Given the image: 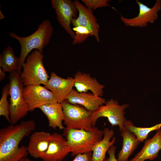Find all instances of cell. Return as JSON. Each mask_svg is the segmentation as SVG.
Segmentation results:
<instances>
[{
  "instance_id": "d6986e66",
  "label": "cell",
  "mask_w": 161,
  "mask_h": 161,
  "mask_svg": "<svg viewBox=\"0 0 161 161\" xmlns=\"http://www.w3.org/2000/svg\"><path fill=\"white\" fill-rule=\"evenodd\" d=\"M120 131L123 138L122 147L117 155V159L118 161H128L130 156L140 143L126 125Z\"/></svg>"
},
{
  "instance_id": "5b68a950",
  "label": "cell",
  "mask_w": 161,
  "mask_h": 161,
  "mask_svg": "<svg viewBox=\"0 0 161 161\" xmlns=\"http://www.w3.org/2000/svg\"><path fill=\"white\" fill-rule=\"evenodd\" d=\"M9 79L10 118V124L14 125L24 117L29 111L24 97V86L20 74L17 72L10 73Z\"/></svg>"
},
{
  "instance_id": "9a60e30c",
  "label": "cell",
  "mask_w": 161,
  "mask_h": 161,
  "mask_svg": "<svg viewBox=\"0 0 161 161\" xmlns=\"http://www.w3.org/2000/svg\"><path fill=\"white\" fill-rule=\"evenodd\" d=\"M73 78L74 86L78 92H87L90 91L95 95L103 96L105 86L89 74L78 71L74 75Z\"/></svg>"
},
{
  "instance_id": "7402d4cb",
  "label": "cell",
  "mask_w": 161,
  "mask_h": 161,
  "mask_svg": "<svg viewBox=\"0 0 161 161\" xmlns=\"http://www.w3.org/2000/svg\"><path fill=\"white\" fill-rule=\"evenodd\" d=\"M125 125L130 131L134 134L140 143L146 140L151 132L155 130H159L161 128V123L150 127H141L135 126L131 121L126 120Z\"/></svg>"
},
{
  "instance_id": "e0dca14e",
  "label": "cell",
  "mask_w": 161,
  "mask_h": 161,
  "mask_svg": "<svg viewBox=\"0 0 161 161\" xmlns=\"http://www.w3.org/2000/svg\"><path fill=\"white\" fill-rule=\"evenodd\" d=\"M145 140L141 150L129 161L152 160L157 157L161 150V129L158 130L153 137Z\"/></svg>"
},
{
  "instance_id": "83f0119b",
  "label": "cell",
  "mask_w": 161,
  "mask_h": 161,
  "mask_svg": "<svg viewBox=\"0 0 161 161\" xmlns=\"http://www.w3.org/2000/svg\"><path fill=\"white\" fill-rule=\"evenodd\" d=\"M5 72L0 67V80H3L5 78L6 75Z\"/></svg>"
},
{
  "instance_id": "ba28073f",
  "label": "cell",
  "mask_w": 161,
  "mask_h": 161,
  "mask_svg": "<svg viewBox=\"0 0 161 161\" xmlns=\"http://www.w3.org/2000/svg\"><path fill=\"white\" fill-rule=\"evenodd\" d=\"M57 19L61 26L73 39L75 32L71 27L72 20L77 18L78 10L74 1L71 0H51Z\"/></svg>"
},
{
  "instance_id": "4316f807",
  "label": "cell",
  "mask_w": 161,
  "mask_h": 161,
  "mask_svg": "<svg viewBox=\"0 0 161 161\" xmlns=\"http://www.w3.org/2000/svg\"><path fill=\"white\" fill-rule=\"evenodd\" d=\"M116 150V146L113 145L107 151V153L109 156L104 161H118L115 155Z\"/></svg>"
},
{
  "instance_id": "2e32d148",
  "label": "cell",
  "mask_w": 161,
  "mask_h": 161,
  "mask_svg": "<svg viewBox=\"0 0 161 161\" xmlns=\"http://www.w3.org/2000/svg\"><path fill=\"white\" fill-rule=\"evenodd\" d=\"M51 136L50 133L43 131L33 133L27 146L28 154L34 158L41 159L47 150Z\"/></svg>"
},
{
  "instance_id": "7a4b0ae2",
  "label": "cell",
  "mask_w": 161,
  "mask_h": 161,
  "mask_svg": "<svg viewBox=\"0 0 161 161\" xmlns=\"http://www.w3.org/2000/svg\"><path fill=\"white\" fill-rule=\"evenodd\" d=\"M53 32L51 21L44 20L38 25L37 29L30 35L20 37L13 32L9 33L10 36L17 40L21 47L19 68L18 72L20 74L22 65L29 53L33 50H37L43 53L44 48L49 44Z\"/></svg>"
},
{
  "instance_id": "52a82bcc",
  "label": "cell",
  "mask_w": 161,
  "mask_h": 161,
  "mask_svg": "<svg viewBox=\"0 0 161 161\" xmlns=\"http://www.w3.org/2000/svg\"><path fill=\"white\" fill-rule=\"evenodd\" d=\"M128 104L120 105L117 100L111 99L92 112L91 119L94 126L98 119L101 117L107 118L112 126H118L120 131L124 127L126 120L125 117V110L129 107Z\"/></svg>"
},
{
  "instance_id": "7c38bea8",
  "label": "cell",
  "mask_w": 161,
  "mask_h": 161,
  "mask_svg": "<svg viewBox=\"0 0 161 161\" xmlns=\"http://www.w3.org/2000/svg\"><path fill=\"white\" fill-rule=\"evenodd\" d=\"M74 78L70 77L64 78L52 72L50 76L44 86L52 92L55 96L58 103L65 101L74 86Z\"/></svg>"
},
{
  "instance_id": "3957f363",
  "label": "cell",
  "mask_w": 161,
  "mask_h": 161,
  "mask_svg": "<svg viewBox=\"0 0 161 161\" xmlns=\"http://www.w3.org/2000/svg\"><path fill=\"white\" fill-rule=\"evenodd\" d=\"M62 135L66 140L72 156L92 152L102 139L103 130L94 126L90 130L67 129Z\"/></svg>"
},
{
  "instance_id": "277c9868",
  "label": "cell",
  "mask_w": 161,
  "mask_h": 161,
  "mask_svg": "<svg viewBox=\"0 0 161 161\" xmlns=\"http://www.w3.org/2000/svg\"><path fill=\"white\" fill-rule=\"evenodd\" d=\"M43 53L35 50L29 55L22 65L20 76L24 86L46 83L49 77L43 63Z\"/></svg>"
},
{
  "instance_id": "484cf974",
  "label": "cell",
  "mask_w": 161,
  "mask_h": 161,
  "mask_svg": "<svg viewBox=\"0 0 161 161\" xmlns=\"http://www.w3.org/2000/svg\"><path fill=\"white\" fill-rule=\"evenodd\" d=\"M71 161H92V152L78 154Z\"/></svg>"
},
{
  "instance_id": "d4e9b609",
  "label": "cell",
  "mask_w": 161,
  "mask_h": 161,
  "mask_svg": "<svg viewBox=\"0 0 161 161\" xmlns=\"http://www.w3.org/2000/svg\"><path fill=\"white\" fill-rule=\"evenodd\" d=\"M85 6L92 10L109 6V0H81Z\"/></svg>"
},
{
  "instance_id": "ffe728a7",
  "label": "cell",
  "mask_w": 161,
  "mask_h": 161,
  "mask_svg": "<svg viewBox=\"0 0 161 161\" xmlns=\"http://www.w3.org/2000/svg\"><path fill=\"white\" fill-rule=\"evenodd\" d=\"M103 132L102 139L96 145L92 152V161H104L106 153L116 141V137H113L114 132L112 129L105 128Z\"/></svg>"
},
{
  "instance_id": "603a6c76",
  "label": "cell",
  "mask_w": 161,
  "mask_h": 161,
  "mask_svg": "<svg viewBox=\"0 0 161 161\" xmlns=\"http://www.w3.org/2000/svg\"><path fill=\"white\" fill-rule=\"evenodd\" d=\"M9 84H6L3 87L0 100V116L4 117L10 124V118L9 104L7 100L9 95Z\"/></svg>"
},
{
  "instance_id": "6da1fadb",
  "label": "cell",
  "mask_w": 161,
  "mask_h": 161,
  "mask_svg": "<svg viewBox=\"0 0 161 161\" xmlns=\"http://www.w3.org/2000/svg\"><path fill=\"white\" fill-rule=\"evenodd\" d=\"M33 120L11 124L0 130V161H19L28 154L27 147L19 144L23 138L29 135L35 128Z\"/></svg>"
},
{
  "instance_id": "cb8c5ba5",
  "label": "cell",
  "mask_w": 161,
  "mask_h": 161,
  "mask_svg": "<svg viewBox=\"0 0 161 161\" xmlns=\"http://www.w3.org/2000/svg\"><path fill=\"white\" fill-rule=\"evenodd\" d=\"M72 30L75 32L73 39V45L81 44L89 36H92L91 32L85 27L81 26L75 27L73 28Z\"/></svg>"
},
{
  "instance_id": "f1b7e54d",
  "label": "cell",
  "mask_w": 161,
  "mask_h": 161,
  "mask_svg": "<svg viewBox=\"0 0 161 161\" xmlns=\"http://www.w3.org/2000/svg\"><path fill=\"white\" fill-rule=\"evenodd\" d=\"M19 161H31V160L29 158L26 157L22 159Z\"/></svg>"
},
{
  "instance_id": "8992f818",
  "label": "cell",
  "mask_w": 161,
  "mask_h": 161,
  "mask_svg": "<svg viewBox=\"0 0 161 161\" xmlns=\"http://www.w3.org/2000/svg\"><path fill=\"white\" fill-rule=\"evenodd\" d=\"M61 103L64 117L63 123L66 128L89 131L94 127L91 119L92 112L65 100Z\"/></svg>"
},
{
  "instance_id": "8fae6325",
  "label": "cell",
  "mask_w": 161,
  "mask_h": 161,
  "mask_svg": "<svg viewBox=\"0 0 161 161\" xmlns=\"http://www.w3.org/2000/svg\"><path fill=\"white\" fill-rule=\"evenodd\" d=\"M78 10V16L71 22L73 27L82 26L87 28L91 32L98 42H100L99 36L100 25L97 20L93 13V10L89 9L79 1H74Z\"/></svg>"
},
{
  "instance_id": "9c48e42d",
  "label": "cell",
  "mask_w": 161,
  "mask_h": 161,
  "mask_svg": "<svg viewBox=\"0 0 161 161\" xmlns=\"http://www.w3.org/2000/svg\"><path fill=\"white\" fill-rule=\"evenodd\" d=\"M23 92L30 112L45 104L58 102L53 93L41 85L24 86Z\"/></svg>"
},
{
  "instance_id": "ac0fdd59",
  "label": "cell",
  "mask_w": 161,
  "mask_h": 161,
  "mask_svg": "<svg viewBox=\"0 0 161 161\" xmlns=\"http://www.w3.org/2000/svg\"><path fill=\"white\" fill-rule=\"evenodd\" d=\"M38 109L47 118L49 126L54 129L57 128L60 130L65 129L63 125L64 117L61 103H49L43 105Z\"/></svg>"
},
{
  "instance_id": "44dd1931",
  "label": "cell",
  "mask_w": 161,
  "mask_h": 161,
  "mask_svg": "<svg viewBox=\"0 0 161 161\" xmlns=\"http://www.w3.org/2000/svg\"><path fill=\"white\" fill-rule=\"evenodd\" d=\"M19 62V57L15 55L10 46L7 47L0 55V67L5 72H18Z\"/></svg>"
},
{
  "instance_id": "4fadbf2b",
  "label": "cell",
  "mask_w": 161,
  "mask_h": 161,
  "mask_svg": "<svg viewBox=\"0 0 161 161\" xmlns=\"http://www.w3.org/2000/svg\"><path fill=\"white\" fill-rule=\"evenodd\" d=\"M70 153L66 140L62 134H51L50 141L46 152L41 159L44 161H62Z\"/></svg>"
},
{
  "instance_id": "30bf717a",
  "label": "cell",
  "mask_w": 161,
  "mask_h": 161,
  "mask_svg": "<svg viewBox=\"0 0 161 161\" xmlns=\"http://www.w3.org/2000/svg\"><path fill=\"white\" fill-rule=\"evenodd\" d=\"M139 7V12L135 17L127 18L121 15L120 19L127 26L144 27L148 25V22L153 23L158 18V13L161 9V0H157L152 8L136 0Z\"/></svg>"
},
{
  "instance_id": "5bb4252c",
  "label": "cell",
  "mask_w": 161,
  "mask_h": 161,
  "mask_svg": "<svg viewBox=\"0 0 161 161\" xmlns=\"http://www.w3.org/2000/svg\"><path fill=\"white\" fill-rule=\"evenodd\" d=\"M66 101L69 103L80 105L88 110L93 112L105 104L106 100L92 93L80 92L73 89L67 96Z\"/></svg>"
}]
</instances>
